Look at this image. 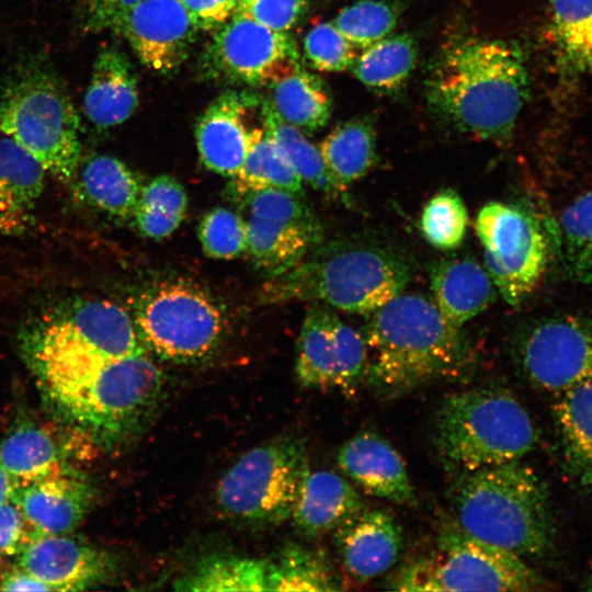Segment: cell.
Returning a JSON list of instances; mask_svg holds the SVG:
<instances>
[{
	"mask_svg": "<svg viewBox=\"0 0 592 592\" xmlns=\"http://www.w3.org/2000/svg\"><path fill=\"white\" fill-rule=\"evenodd\" d=\"M260 101L250 93L227 91L201 114L195 138L201 161L208 170L230 178L240 170L251 130L246 126V118Z\"/></svg>",
	"mask_w": 592,
	"mask_h": 592,
	"instance_id": "cell-19",
	"label": "cell"
},
{
	"mask_svg": "<svg viewBox=\"0 0 592 592\" xmlns=\"http://www.w3.org/2000/svg\"><path fill=\"white\" fill-rule=\"evenodd\" d=\"M269 100L288 124L314 133L328 124L332 103L323 81L299 64L270 84Z\"/></svg>",
	"mask_w": 592,
	"mask_h": 592,
	"instance_id": "cell-27",
	"label": "cell"
},
{
	"mask_svg": "<svg viewBox=\"0 0 592 592\" xmlns=\"http://www.w3.org/2000/svg\"><path fill=\"white\" fill-rule=\"evenodd\" d=\"M0 462L16 487L68 470L50 434L29 422L15 428L2 441Z\"/></svg>",
	"mask_w": 592,
	"mask_h": 592,
	"instance_id": "cell-33",
	"label": "cell"
},
{
	"mask_svg": "<svg viewBox=\"0 0 592 592\" xmlns=\"http://www.w3.org/2000/svg\"><path fill=\"white\" fill-rule=\"evenodd\" d=\"M304 443L281 436L244 453L220 478L215 503L226 520L247 527L277 525L291 519L308 470Z\"/></svg>",
	"mask_w": 592,
	"mask_h": 592,
	"instance_id": "cell-9",
	"label": "cell"
},
{
	"mask_svg": "<svg viewBox=\"0 0 592 592\" xmlns=\"http://www.w3.org/2000/svg\"><path fill=\"white\" fill-rule=\"evenodd\" d=\"M80 190L96 209L126 219L133 216L140 185L125 162L99 155L86 161L80 174Z\"/></svg>",
	"mask_w": 592,
	"mask_h": 592,
	"instance_id": "cell-30",
	"label": "cell"
},
{
	"mask_svg": "<svg viewBox=\"0 0 592 592\" xmlns=\"http://www.w3.org/2000/svg\"><path fill=\"white\" fill-rule=\"evenodd\" d=\"M18 556V567L53 591L95 587L103 583L114 568L107 553L67 534L41 535Z\"/></svg>",
	"mask_w": 592,
	"mask_h": 592,
	"instance_id": "cell-17",
	"label": "cell"
},
{
	"mask_svg": "<svg viewBox=\"0 0 592 592\" xmlns=\"http://www.w3.org/2000/svg\"><path fill=\"white\" fill-rule=\"evenodd\" d=\"M16 483L0 462V504L12 499Z\"/></svg>",
	"mask_w": 592,
	"mask_h": 592,
	"instance_id": "cell-50",
	"label": "cell"
},
{
	"mask_svg": "<svg viewBox=\"0 0 592 592\" xmlns=\"http://www.w3.org/2000/svg\"><path fill=\"white\" fill-rule=\"evenodd\" d=\"M197 30L179 0H141L121 33L145 67L164 75L187 58Z\"/></svg>",
	"mask_w": 592,
	"mask_h": 592,
	"instance_id": "cell-16",
	"label": "cell"
},
{
	"mask_svg": "<svg viewBox=\"0 0 592 592\" xmlns=\"http://www.w3.org/2000/svg\"><path fill=\"white\" fill-rule=\"evenodd\" d=\"M549 32L561 70L592 71V0H550Z\"/></svg>",
	"mask_w": 592,
	"mask_h": 592,
	"instance_id": "cell-32",
	"label": "cell"
},
{
	"mask_svg": "<svg viewBox=\"0 0 592 592\" xmlns=\"http://www.w3.org/2000/svg\"><path fill=\"white\" fill-rule=\"evenodd\" d=\"M449 496L454 521L470 535L521 557L551 549L547 489L521 460L459 473Z\"/></svg>",
	"mask_w": 592,
	"mask_h": 592,
	"instance_id": "cell-5",
	"label": "cell"
},
{
	"mask_svg": "<svg viewBox=\"0 0 592 592\" xmlns=\"http://www.w3.org/2000/svg\"><path fill=\"white\" fill-rule=\"evenodd\" d=\"M337 463L365 493L398 504H412L414 490L406 464L383 436L363 431L339 448Z\"/></svg>",
	"mask_w": 592,
	"mask_h": 592,
	"instance_id": "cell-20",
	"label": "cell"
},
{
	"mask_svg": "<svg viewBox=\"0 0 592 592\" xmlns=\"http://www.w3.org/2000/svg\"><path fill=\"white\" fill-rule=\"evenodd\" d=\"M26 327L35 334L109 360L147 353L133 317L122 306L106 299L64 301L36 316Z\"/></svg>",
	"mask_w": 592,
	"mask_h": 592,
	"instance_id": "cell-15",
	"label": "cell"
},
{
	"mask_svg": "<svg viewBox=\"0 0 592 592\" xmlns=\"http://www.w3.org/2000/svg\"><path fill=\"white\" fill-rule=\"evenodd\" d=\"M430 283L440 314L458 329L496 298V286L486 267L470 257L435 261L430 267Z\"/></svg>",
	"mask_w": 592,
	"mask_h": 592,
	"instance_id": "cell-23",
	"label": "cell"
},
{
	"mask_svg": "<svg viewBox=\"0 0 592 592\" xmlns=\"http://www.w3.org/2000/svg\"><path fill=\"white\" fill-rule=\"evenodd\" d=\"M267 591H340L343 583L330 562L318 551L288 544L266 560Z\"/></svg>",
	"mask_w": 592,
	"mask_h": 592,
	"instance_id": "cell-35",
	"label": "cell"
},
{
	"mask_svg": "<svg viewBox=\"0 0 592 592\" xmlns=\"http://www.w3.org/2000/svg\"><path fill=\"white\" fill-rule=\"evenodd\" d=\"M262 127L287 158L303 182L332 198L348 201L342 186L327 168L319 148L300 129L285 122L269 100L260 106Z\"/></svg>",
	"mask_w": 592,
	"mask_h": 592,
	"instance_id": "cell-29",
	"label": "cell"
},
{
	"mask_svg": "<svg viewBox=\"0 0 592 592\" xmlns=\"http://www.w3.org/2000/svg\"><path fill=\"white\" fill-rule=\"evenodd\" d=\"M403 530L385 509H363L334 530V546L345 572L356 582H368L399 560Z\"/></svg>",
	"mask_w": 592,
	"mask_h": 592,
	"instance_id": "cell-18",
	"label": "cell"
},
{
	"mask_svg": "<svg viewBox=\"0 0 592 592\" xmlns=\"http://www.w3.org/2000/svg\"><path fill=\"white\" fill-rule=\"evenodd\" d=\"M366 315L365 382L378 395H402L456 374L468 361L462 329L451 326L423 295L401 293Z\"/></svg>",
	"mask_w": 592,
	"mask_h": 592,
	"instance_id": "cell-3",
	"label": "cell"
},
{
	"mask_svg": "<svg viewBox=\"0 0 592 592\" xmlns=\"http://www.w3.org/2000/svg\"><path fill=\"white\" fill-rule=\"evenodd\" d=\"M137 105V77L128 56L116 46L104 47L84 94L86 116L95 127L107 129L128 119Z\"/></svg>",
	"mask_w": 592,
	"mask_h": 592,
	"instance_id": "cell-24",
	"label": "cell"
},
{
	"mask_svg": "<svg viewBox=\"0 0 592 592\" xmlns=\"http://www.w3.org/2000/svg\"><path fill=\"white\" fill-rule=\"evenodd\" d=\"M417 47L409 34L386 36L356 57L352 70L367 88L378 92L399 89L414 67Z\"/></svg>",
	"mask_w": 592,
	"mask_h": 592,
	"instance_id": "cell-37",
	"label": "cell"
},
{
	"mask_svg": "<svg viewBox=\"0 0 592 592\" xmlns=\"http://www.w3.org/2000/svg\"><path fill=\"white\" fill-rule=\"evenodd\" d=\"M400 591H534L543 580L521 556L481 540L455 521L442 525L436 550L403 566L390 581Z\"/></svg>",
	"mask_w": 592,
	"mask_h": 592,
	"instance_id": "cell-8",
	"label": "cell"
},
{
	"mask_svg": "<svg viewBox=\"0 0 592 592\" xmlns=\"http://www.w3.org/2000/svg\"><path fill=\"white\" fill-rule=\"evenodd\" d=\"M41 535L12 500L0 504V556L19 555Z\"/></svg>",
	"mask_w": 592,
	"mask_h": 592,
	"instance_id": "cell-47",
	"label": "cell"
},
{
	"mask_svg": "<svg viewBox=\"0 0 592 592\" xmlns=\"http://www.w3.org/2000/svg\"><path fill=\"white\" fill-rule=\"evenodd\" d=\"M197 236L209 258L229 260L246 253L247 223L231 209L215 207L207 212L200 221Z\"/></svg>",
	"mask_w": 592,
	"mask_h": 592,
	"instance_id": "cell-43",
	"label": "cell"
},
{
	"mask_svg": "<svg viewBox=\"0 0 592 592\" xmlns=\"http://www.w3.org/2000/svg\"><path fill=\"white\" fill-rule=\"evenodd\" d=\"M133 320L144 346L174 363H194L209 356L225 329L217 304L184 281L144 291L134 300Z\"/></svg>",
	"mask_w": 592,
	"mask_h": 592,
	"instance_id": "cell-10",
	"label": "cell"
},
{
	"mask_svg": "<svg viewBox=\"0 0 592 592\" xmlns=\"http://www.w3.org/2000/svg\"><path fill=\"white\" fill-rule=\"evenodd\" d=\"M433 434L441 458L459 473L521 460L538 442L525 407L511 391L497 386L444 399Z\"/></svg>",
	"mask_w": 592,
	"mask_h": 592,
	"instance_id": "cell-7",
	"label": "cell"
},
{
	"mask_svg": "<svg viewBox=\"0 0 592 592\" xmlns=\"http://www.w3.org/2000/svg\"><path fill=\"white\" fill-rule=\"evenodd\" d=\"M177 591H267L266 560L209 556L174 581Z\"/></svg>",
	"mask_w": 592,
	"mask_h": 592,
	"instance_id": "cell-36",
	"label": "cell"
},
{
	"mask_svg": "<svg viewBox=\"0 0 592 592\" xmlns=\"http://www.w3.org/2000/svg\"><path fill=\"white\" fill-rule=\"evenodd\" d=\"M560 231L568 272L577 281L592 284V189L563 208Z\"/></svg>",
	"mask_w": 592,
	"mask_h": 592,
	"instance_id": "cell-39",
	"label": "cell"
},
{
	"mask_svg": "<svg viewBox=\"0 0 592 592\" xmlns=\"http://www.w3.org/2000/svg\"><path fill=\"white\" fill-rule=\"evenodd\" d=\"M198 30H217L236 12L238 0H179Z\"/></svg>",
	"mask_w": 592,
	"mask_h": 592,
	"instance_id": "cell-48",
	"label": "cell"
},
{
	"mask_svg": "<svg viewBox=\"0 0 592 592\" xmlns=\"http://www.w3.org/2000/svg\"><path fill=\"white\" fill-rule=\"evenodd\" d=\"M25 362L61 413L104 446L139 432L162 392V373L147 353L106 360L53 351L27 355Z\"/></svg>",
	"mask_w": 592,
	"mask_h": 592,
	"instance_id": "cell-1",
	"label": "cell"
},
{
	"mask_svg": "<svg viewBox=\"0 0 592 592\" xmlns=\"http://www.w3.org/2000/svg\"><path fill=\"white\" fill-rule=\"evenodd\" d=\"M555 398L553 419L565 470L580 490L592 497V379Z\"/></svg>",
	"mask_w": 592,
	"mask_h": 592,
	"instance_id": "cell-25",
	"label": "cell"
},
{
	"mask_svg": "<svg viewBox=\"0 0 592 592\" xmlns=\"http://www.w3.org/2000/svg\"><path fill=\"white\" fill-rule=\"evenodd\" d=\"M304 52L315 69L327 72L351 69L357 57L355 47L331 22L319 23L309 30L304 39Z\"/></svg>",
	"mask_w": 592,
	"mask_h": 592,
	"instance_id": "cell-44",
	"label": "cell"
},
{
	"mask_svg": "<svg viewBox=\"0 0 592 592\" xmlns=\"http://www.w3.org/2000/svg\"><path fill=\"white\" fill-rule=\"evenodd\" d=\"M468 226V213L459 194L444 189L424 205L420 228L425 240L436 249L453 250L463 242Z\"/></svg>",
	"mask_w": 592,
	"mask_h": 592,
	"instance_id": "cell-41",
	"label": "cell"
},
{
	"mask_svg": "<svg viewBox=\"0 0 592 592\" xmlns=\"http://www.w3.org/2000/svg\"><path fill=\"white\" fill-rule=\"evenodd\" d=\"M287 158L262 128H252L240 170L228 184L229 196L239 201L259 190L274 187L304 195V185Z\"/></svg>",
	"mask_w": 592,
	"mask_h": 592,
	"instance_id": "cell-28",
	"label": "cell"
},
{
	"mask_svg": "<svg viewBox=\"0 0 592 592\" xmlns=\"http://www.w3.org/2000/svg\"><path fill=\"white\" fill-rule=\"evenodd\" d=\"M1 591H52L50 588L18 567L12 571L7 572L0 579Z\"/></svg>",
	"mask_w": 592,
	"mask_h": 592,
	"instance_id": "cell-49",
	"label": "cell"
},
{
	"mask_svg": "<svg viewBox=\"0 0 592 592\" xmlns=\"http://www.w3.org/2000/svg\"><path fill=\"white\" fill-rule=\"evenodd\" d=\"M94 494L83 478L66 470L16 487L11 500L41 534L54 535L72 532L93 504Z\"/></svg>",
	"mask_w": 592,
	"mask_h": 592,
	"instance_id": "cell-21",
	"label": "cell"
},
{
	"mask_svg": "<svg viewBox=\"0 0 592 592\" xmlns=\"http://www.w3.org/2000/svg\"><path fill=\"white\" fill-rule=\"evenodd\" d=\"M517 373L555 396L592 379V317L558 315L530 321L512 337Z\"/></svg>",
	"mask_w": 592,
	"mask_h": 592,
	"instance_id": "cell-12",
	"label": "cell"
},
{
	"mask_svg": "<svg viewBox=\"0 0 592 592\" xmlns=\"http://www.w3.org/2000/svg\"><path fill=\"white\" fill-rule=\"evenodd\" d=\"M476 231L496 289L509 305H520L547 267L548 241L540 224L521 206L491 201L479 210Z\"/></svg>",
	"mask_w": 592,
	"mask_h": 592,
	"instance_id": "cell-11",
	"label": "cell"
},
{
	"mask_svg": "<svg viewBox=\"0 0 592 592\" xmlns=\"http://www.w3.org/2000/svg\"><path fill=\"white\" fill-rule=\"evenodd\" d=\"M410 260L394 247L365 238L325 240L285 273L267 278L262 304L315 301L367 314L403 293Z\"/></svg>",
	"mask_w": 592,
	"mask_h": 592,
	"instance_id": "cell-4",
	"label": "cell"
},
{
	"mask_svg": "<svg viewBox=\"0 0 592 592\" xmlns=\"http://www.w3.org/2000/svg\"><path fill=\"white\" fill-rule=\"evenodd\" d=\"M141 0H79L83 29L92 32L122 31L130 11Z\"/></svg>",
	"mask_w": 592,
	"mask_h": 592,
	"instance_id": "cell-46",
	"label": "cell"
},
{
	"mask_svg": "<svg viewBox=\"0 0 592 592\" xmlns=\"http://www.w3.org/2000/svg\"><path fill=\"white\" fill-rule=\"evenodd\" d=\"M519 45L466 36L449 43L428 82L429 102L455 129L480 140L508 139L528 94Z\"/></svg>",
	"mask_w": 592,
	"mask_h": 592,
	"instance_id": "cell-2",
	"label": "cell"
},
{
	"mask_svg": "<svg viewBox=\"0 0 592 592\" xmlns=\"http://www.w3.org/2000/svg\"><path fill=\"white\" fill-rule=\"evenodd\" d=\"M0 133L34 157L59 181L77 171L79 117L68 90L44 56L19 64L0 92Z\"/></svg>",
	"mask_w": 592,
	"mask_h": 592,
	"instance_id": "cell-6",
	"label": "cell"
},
{
	"mask_svg": "<svg viewBox=\"0 0 592 592\" xmlns=\"http://www.w3.org/2000/svg\"><path fill=\"white\" fill-rule=\"evenodd\" d=\"M399 16L396 4L386 0H361L341 10L333 21L355 47L365 49L388 36Z\"/></svg>",
	"mask_w": 592,
	"mask_h": 592,
	"instance_id": "cell-42",
	"label": "cell"
},
{
	"mask_svg": "<svg viewBox=\"0 0 592 592\" xmlns=\"http://www.w3.org/2000/svg\"><path fill=\"white\" fill-rule=\"evenodd\" d=\"M46 171L15 141L0 136V231L24 226L44 189Z\"/></svg>",
	"mask_w": 592,
	"mask_h": 592,
	"instance_id": "cell-26",
	"label": "cell"
},
{
	"mask_svg": "<svg viewBox=\"0 0 592 592\" xmlns=\"http://www.w3.org/2000/svg\"><path fill=\"white\" fill-rule=\"evenodd\" d=\"M367 364L363 333L321 304L308 308L295 360V373L303 387L351 391L365 380Z\"/></svg>",
	"mask_w": 592,
	"mask_h": 592,
	"instance_id": "cell-13",
	"label": "cell"
},
{
	"mask_svg": "<svg viewBox=\"0 0 592 592\" xmlns=\"http://www.w3.org/2000/svg\"><path fill=\"white\" fill-rule=\"evenodd\" d=\"M363 509L361 496L343 476L332 470L308 468L291 519L298 534L312 538L334 531Z\"/></svg>",
	"mask_w": 592,
	"mask_h": 592,
	"instance_id": "cell-22",
	"label": "cell"
},
{
	"mask_svg": "<svg viewBox=\"0 0 592 592\" xmlns=\"http://www.w3.org/2000/svg\"><path fill=\"white\" fill-rule=\"evenodd\" d=\"M306 0H238L236 12L264 26L286 33L304 16Z\"/></svg>",
	"mask_w": 592,
	"mask_h": 592,
	"instance_id": "cell-45",
	"label": "cell"
},
{
	"mask_svg": "<svg viewBox=\"0 0 592 592\" xmlns=\"http://www.w3.org/2000/svg\"><path fill=\"white\" fill-rule=\"evenodd\" d=\"M186 210L187 195L183 185L171 175L162 174L140 187L132 217L143 236L162 239L180 226Z\"/></svg>",
	"mask_w": 592,
	"mask_h": 592,
	"instance_id": "cell-38",
	"label": "cell"
},
{
	"mask_svg": "<svg viewBox=\"0 0 592 592\" xmlns=\"http://www.w3.org/2000/svg\"><path fill=\"white\" fill-rule=\"evenodd\" d=\"M318 148L331 174L348 187L365 177L376 161L373 124L367 118L342 123L327 135Z\"/></svg>",
	"mask_w": 592,
	"mask_h": 592,
	"instance_id": "cell-34",
	"label": "cell"
},
{
	"mask_svg": "<svg viewBox=\"0 0 592 592\" xmlns=\"http://www.w3.org/2000/svg\"><path fill=\"white\" fill-rule=\"evenodd\" d=\"M301 196L291 191L267 187L251 192L238 202L247 208L249 216L298 228L322 242L323 226Z\"/></svg>",
	"mask_w": 592,
	"mask_h": 592,
	"instance_id": "cell-40",
	"label": "cell"
},
{
	"mask_svg": "<svg viewBox=\"0 0 592 592\" xmlns=\"http://www.w3.org/2000/svg\"><path fill=\"white\" fill-rule=\"evenodd\" d=\"M298 50L286 33L235 14L216 30L207 47L208 71L250 86L271 84L298 65Z\"/></svg>",
	"mask_w": 592,
	"mask_h": 592,
	"instance_id": "cell-14",
	"label": "cell"
},
{
	"mask_svg": "<svg viewBox=\"0 0 592 592\" xmlns=\"http://www.w3.org/2000/svg\"><path fill=\"white\" fill-rule=\"evenodd\" d=\"M246 223V253L267 278L285 273L321 243L295 227L253 216H249Z\"/></svg>",
	"mask_w": 592,
	"mask_h": 592,
	"instance_id": "cell-31",
	"label": "cell"
}]
</instances>
